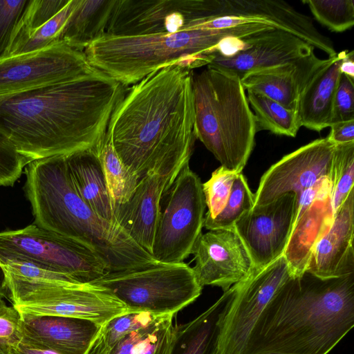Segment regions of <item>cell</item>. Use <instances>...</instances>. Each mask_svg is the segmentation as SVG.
I'll list each match as a JSON object with an SVG mask.
<instances>
[{"label": "cell", "instance_id": "7c38bea8", "mask_svg": "<svg viewBox=\"0 0 354 354\" xmlns=\"http://www.w3.org/2000/svg\"><path fill=\"white\" fill-rule=\"evenodd\" d=\"M292 273L281 256L234 284L231 303L223 317L218 354H242L250 333L277 289Z\"/></svg>", "mask_w": 354, "mask_h": 354}, {"label": "cell", "instance_id": "60d3db41", "mask_svg": "<svg viewBox=\"0 0 354 354\" xmlns=\"http://www.w3.org/2000/svg\"><path fill=\"white\" fill-rule=\"evenodd\" d=\"M354 120V80L340 74L333 104L332 124Z\"/></svg>", "mask_w": 354, "mask_h": 354}, {"label": "cell", "instance_id": "ac0fdd59", "mask_svg": "<svg viewBox=\"0 0 354 354\" xmlns=\"http://www.w3.org/2000/svg\"><path fill=\"white\" fill-rule=\"evenodd\" d=\"M250 46L232 57L216 54L207 66L236 76L240 80L246 74L295 62L314 52L315 48L294 35L271 29L246 37Z\"/></svg>", "mask_w": 354, "mask_h": 354}, {"label": "cell", "instance_id": "5b68a950", "mask_svg": "<svg viewBox=\"0 0 354 354\" xmlns=\"http://www.w3.org/2000/svg\"><path fill=\"white\" fill-rule=\"evenodd\" d=\"M263 30L250 24L225 30L189 29L174 33L138 36L104 35L84 50L95 68L124 86L135 84L153 72L172 64L191 70L207 66L209 50L223 38H246Z\"/></svg>", "mask_w": 354, "mask_h": 354}, {"label": "cell", "instance_id": "8992f818", "mask_svg": "<svg viewBox=\"0 0 354 354\" xmlns=\"http://www.w3.org/2000/svg\"><path fill=\"white\" fill-rule=\"evenodd\" d=\"M196 138L221 163L242 172L255 144L257 131L241 80L207 67L192 75Z\"/></svg>", "mask_w": 354, "mask_h": 354}, {"label": "cell", "instance_id": "f35d334b", "mask_svg": "<svg viewBox=\"0 0 354 354\" xmlns=\"http://www.w3.org/2000/svg\"><path fill=\"white\" fill-rule=\"evenodd\" d=\"M30 0H0V59L8 56L15 29Z\"/></svg>", "mask_w": 354, "mask_h": 354}, {"label": "cell", "instance_id": "2e32d148", "mask_svg": "<svg viewBox=\"0 0 354 354\" xmlns=\"http://www.w3.org/2000/svg\"><path fill=\"white\" fill-rule=\"evenodd\" d=\"M192 268L199 284L223 292L245 279L255 270L251 257L234 227L208 230L196 241Z\"/></svg>", "mask_w": 354, "mask_h": 354}, {"label": "cell", "instance_id": "9a60e30c", "mask_svg": "<svg viewBox=\"0 0 354 354\" xmlns=\"http://www.w3.org/2000/svg\"><path fill=\"white\" fill-rule=\"evenodd\" d=\"M335 145L319 138L284 156L261 178L254 207L293 193L297 200L323 177H328Z\"/></svg>", "mask_w": 354, "mask_h": 354}, {"label": "cell", "instance_id": "30bf717a", "mask_svg": "<svg viewBox=\"0 0 354 354\" xmlns=\"http://www.w3.org/2000/svg\"><path fill=\"white\" fill-rule=\"evenodd\" d=\"M202 183L186 164L165 192L151 255L159 263H183L202 234L206 207Z\"/></svg>", "mask_w": 354, "mask_h": 354}, {"label": "cell", "instance_id": "f546056e", "mask_svg": "<svg viewBox=\"0 0 354 354\" xmlns=\"http://www.w3.org/2000/svg\"><path fill=\"white\" fill-rule=\"evenodd\" d=\"M247 98L254 113L257 131L268 130L277 135L296 136L301 127L296 111L261 94L248 92Z\"/></svg>", "mask_w": 354, "mask_h": 354}, {"label": "cell", "instance_id": "8d00e7d4", "mask_svg": "<svg viewBox=\"0 0 354 354\" xmlns=\"http://www.w3.org/2000/svg\"><path fill=\"white\" fill-rule=\"evenodd\" d=\"M238 174L220 166L212 172L210 178L202 184L205 205L208 209L204 221L214 218L225 207Z\"/></svg>", "mask_w": 354, "mask_h": 354}, {"label": "cell", "instance_id": "7dc6e473", "mask_svg": "<svg viewBox=\"0 0 354 354\" xmlns=\"http://www.w3.org/2000/svg\"><path fill=\"white\" fill-rule=\"evenodd\" d=\"M267 354H277V353H267Z\"/></svg>", "mask_w": 354, "mask_h": 354}, {"label": "cell", "instance_id": "ab89813d", "mask_svg": "<svg viewBox=\"0 0 354 354\" xmlns=\"http://www.w3.org/2000/svg\"><path fill=\"white\" fill-rule=\"evenodd\" d=\"M21 317L13 305L0 301V353L8 354L22 339Z\"/></svg>", "mask_w": 354, "mask_h": 354}, {"label": "cell", "instance_id": "74e56055", "mask_svg": "<svg viewBox=\"0 0 354 354\" xmlns=\"http://www.w3.org/2000/svg\"><path fill=\"white\" fill-rule=\"evenodd\" d=\"M29 161L0 130V186H13Z\"/></svg>", "mask_w": 354, "mask_h": 354}, {"label": "cell", "instance_id": "4dcf8cb0", "mask_svg": "<svg viewBox=\"0 0 354 354\" xmlns=\"http://www.w3.org/2000/svg\"><path fill=\"white\" fill-rule=\"evenodd\" d=\"M166 315L131 311L118 315L102 325L88 354H109L112 348L124 336L133 330L146 327Z\"/></svg>", "mask_w": 354, "mask_h": 354}, {"label": "cell", "instance_id": "6da1fadb", "mask_svg": "<svg viewBox=\"0 0 354 354\" xmlns=\"http://www.w3.org/2000/svg\"><path fill=\"white\" fill-rule=\"evenodd\" d=\"M124 86L98 71L0 99V130L29 162L95 149Z\"/></svg>", "mask_w": 354, "mask_h": 354}, {"label": "cell", "instance_id": "44dd1931", "mask_svg": "<svg viewBox=\"0 0 354 354\" xmlns=\"http://www.w3.org/2000/svg\"><path fill=\"white\" fill-rule=\"evenodd\" d=\"M353 232L354 188L335 212L332 223L317 243L306 271L323 279L354 272Z\"/></svg>", "mask_w": 354, "mask_h": 354}, {"label": "cell", "instance_id": "277c9868", "mask_svg": "<svg viewBox=\"0 0 354 354\" xmlns=\"http://www.w3.org/2000/svg\"><path fill=\"white\" fill-rule=\"evenodd\" d=\"M24 190L36 225L94 248L115 272L158 263L119 225L93 210L77 194L65 156L33 160L26 167Z\"/></svg>", "mask_w": 354, "mask_h": 354}, {"label": "cell", "instance_id": "d6a6232c", "mask_svg": "<svg viewBox=\"0 0 354 354\" xmlns=\"http://www.w3.org/2000/svg\"><path fill=\"white\" fill-rule=\"evenodd\" d=\"M77 2V0H69L64 8L51 19L11 48L7 57L36 52L60 42V33Z\"/></svg>", "mask_w": 354, "mask_h": 354}, {"label": "cell", "instance_id": "d6986e66", "mask_svg": "<svg viewBox=\"0 0 354 354\" xmlns=\"http://www.w3.org/2000/svg\"><path fill=\"white\" fill-rule=\"evenodd\" d=\"M21 342L59 354H88L102 325L89 319L55 316H21Z\"/></svg>", "mask_w": 354, "mask_h": 354}, {"label": "cell", "instance_id": "d4e9b609", "mask_svg": "<svg viewBox=\"0 0 354 354\" xmlns=\"http://www.w3.org/2000/svg\"><path fill=\"white\" fill-rule=\"evenodd\" d=\"M234 292V285L197 317L186 324L174 325L169 354H218L223 319Z\"/></svg>", "mask_w": 354, "mask_h": 354}, {"label": "cell", "instance_id": "b9f144b4", "mask_svg": "<svg viewBox=\"0 0 354 354\" xmlns=\"http://www.w3.org/2000/svg\"><path fill=\"white\" fill-rule=\"evenodd\" d=\"M250 46L246 38L235 36H227L223 38L215 46L212 48L209 54H216L224 57H232Z\"/></svg>", "mask_w": 354, "mask_h": 354}, {"label": "cell", "instance_id": "e0dca14e", "mask_svg": "<svg viewBox=\"0 0 354 354\" xmlns=\"http://www.w3.org/2000/svg\"><path fill=\"white\" fill-rule=\"evenodd\" d=\"M235 16L293 34L328 57L337 54L332 41L319 32L312 19L283 1L206 0L207 19Z\"/></svg>", "mask_w": 354, "mask_h": 354}, {"label": "cell", "instance_id": "8fae6325", "mask_svg": "<svg viewBox=\"0 0 354 354\" xmlns=\"http://www.w3.org/2000/svg\"><path fill=\"white\" fill-rule=\"evenodd\" d=\"M84 51L58 42L0 59V99L97 72Z\"/></svg>", "mask_w": 354, "mask_h": 354}, {"label": "cell", "instance_id": "7a4b0ae2", "mask_svg": "<svg viewBox=\"0 0 354 354\" xmlns=\"http://www.w3.org/2000/svg\"><path fill=\"white\" fill-rule=\"evenodd\" d=\"M192 70L172 64L126 91L106 133L126 167L140 179L153 173L178 175L195 141Z\"/></svg>", "mask_w": 354, "mask_h": 354}, {"label": "cell", "instance_id": "9c48e42d", "mask_svg": "<svg viewBox=\"0 0 354 354\" xmlns=\"http://www.w3.org/2000/svg\"><path fill=\"white\" fill-rule=\"evenodd\" d=\"M19 258L80 283H92L110 271L105 259L90 245L31 224L0 232V259Z\"/></svg>", "mask_w": 354, "mask_h": 354}, {"label": "cell", "instance_id": "7bdbcfd3", "mask_svg": "<svg viewBox=\"0 0 354 354\" xmlns=\"http://www.w3.org/2000/svg\"><path fill=\"white\" fill-rule=\"evenodd\" d=\"M327 139L335 145L354 142V120L333 123Z\"/></svg>", "mask_w": 354, "mask_h": 354}, {"label": "cell", "instance_id": "5bb4252c", "mask_svg": "<svg viewBox=\"0 0 354 354\" xmlns=\"http://www.w3.org/2000/svg\"><path fill=\"white\" fill-rule=\"evenodd\" d=\"M293 193L283 195L261 206L253 207L235 223L255 270L261 269L283 255L297 213Z\"/></svg>", "mask_w": 354, "mask_h": 354}, {"label": "cell", "instance_id": "e575fe53", "mask_svg": "<svg viewBox=\"0 0 354 354\" xmlns=\"http://www.w3.org/2000/svg\"><path fill=\"white\" fill-rule=\"evenodd\" d=\"M315 19L335 32L346 31L354 25L353 0H304Z\"/></svg>", "mask_w": 354, "mask_h": 354}, {"label": "cell", "instance_id": "7402d4cb", "mask_svg": "<svg viewBox=\"0 0 354 354\" xmlns=\"http://www.w3.org/2000/svg\"><path fill=\"white\" fill-rule=\"evenodd\" d=\"M326 62L313 52L290 63L248 73L241 82L245 91L266 95L296 111L301 94Z\"/></svg>", "mask_w": 354, "mask_h": 354}, {"label": "cell", "instance_id": "83f0119b", "mask_svg": "<svg viewBox=\"0 0 354 354\" xmlns=\"http://www.w3.org/2000/svg\"><path fill=\"white\" fill-rule=\"evenodd\" d=\"M166 315L120 339L109 354H169L174 335L173 319Z\"/></svg>", "mask_w": 354, "mask_h": 354}, {"label": "cell", "instance_id": "bcb514c9", "mask_svg": "<svg viewBox=\"0 0 354 354\" xmlns=\"http://www.w3.org/2000/svg\"><path fill=\"white\" fill-rule=\"evenodd\" d=\"M4 290L1 286V284L0 283V301L3 300V297H5Z\"/></svg>", "mask_w": 354, "mask_h": 354}, {"label": "cell", "instance_id": "1f68e13d", "mask_svg": "<svg viewBox=\"0 0 354 354\" xmlns=\"http://www.w3.org/2000/svg\"><path fill=\"white\" fill-rule=\"evenodd\" d=\"M328 179L335 212L354 188V142L335 145Z\"/></svg>", "mask_w": 354, "mask_h": 354}, {"label": "cell", "instance_id": "603a6c76", "mask_svg": "<svg viewBox=\"0 0 354 354\" xmlns=\"http://www.w3.org/2000/svg\"><path fill=\"white\" fill-rule=\"evenodd\" d=\"M334 214L330 189L297 213L283 254L292 276H299L306 270L312 252L318 241L330 227Z\"/></svg>", "mask_w": 354, "mask_h": 354}, {"label": "cell", "instance_id": "cb8c5ba5", "mask_svg": "<svg viewBox=\"0 0 354 354\" xmlns=\"http://www.w3.org/2000/svg\"><path fill=\"white\" fill-rule=\"evenodd\" d=\"M346 52L328 57L301 94L296 113L301 127L320 132L332 124L333 99L341 74L339 67Z\"/></svg>", "mask_w": 354, "mask_h": 354}, {"label": "cell", "instance_id": "4fadbf2b", "mask_svg": "<svg viewBox=\"0 0 354 354\" xmlns=\"http://www.w3.org/2000/svg\"><path fill=\"white\" fill-rule=\"evenodd\" d=\"M204 20L203 0H115L105 35L174 33Z\"/></svg>", "mask_w": 354, "mask_h": 354}, {"label": "cell", "instance_id": "52a82bcc", "mask_svg": "<svg viewBox=\"0 0 354 354\" xmlns=\"http://www.w3.org/2000/svg\"><path fill=\"white\" fill-rule=\"evenodd\" d=\"M1 286L21 316H62L103 325L131 312L109 290L91 283L4 274Z\"/></svg>", "mask_w": 354, "mask_h": 354}, {"label": "cell", "instance_id": "484cf974", "mask_svg": "<svg viewBox=\"0 0 354 354\" xmlns=\"http://www.w3.org/2000/svg\"><path fill=\"white\" fill-rule=\"evenodd\" d=\"M66 162L73 185L80 198L100 216L118 224L115 207L110 198L95 149L66 156Z\"/></svg>", "mask_w": 354, "mask_h": 354}, {"label": "cell", "instance_id": "f1b7e54d", "mask_svg": "<svg viewBox=\"0 0 354 354\" xmlns=\"http://www.w3.org/2000/svg\"><path fill=\"white\" fill-rule=\"evenodd\" d=\"M95 151L113 205L115 207L127 203L134 193L140 178L120 159L107 133Z\"/></svg>", "mask_w": 354, "mask_h": 354}, {"label": "cell", "instance_id": "3957f363", "mask_svg": "<svg viewBox=\"0 0 354 354\" xmlns=\"http://www.w3.org/2000/svg\"><path fill=\"white\" fill-rule=\"evenodd\" d=\"M354 326V272L290 276L263 309L242 354H328Z\"/></svg>", "mask_w": 354, "mask_h": 354}, {"label": "cell", "instance_id": "ba28073f", "mask_svg": "<svg viewBox=\"0 0 354 354\" xmlns=\"http://www.w3.org/2000/svg\"><path fill=\"white\" fill-rule=\"evenodd\" d=\"M91 283L109 290L131 311L156 315H176L203 289L192 268L184 262L109 272Z\"/></svg>", "mask_w": 354, "mask_h": 354}, {"label": "cell", "instance_id": "836d02e7", "mask_svg": "<svg viewBox=\"0 0 354 354\" xmlns=\"http://www.w3.org/2000/svg\"><path fill=\"white\" fill-rule=\"evenodd\" d=\"M254 204V194L249 187L242 172L236 176L227 203L213 219L204 221L203 227L208 230L234 227V223Z\"/></svg>", "mask_w": 354, "mask_h": 354}, {"label": "cell", "instance_id": "4316f807", "mask_svg": "<svg viewBox=\"0 0 354 354\" xmlns=\"http://www.w3.org/2000/svg\"><path fill=\"white\" fill-rule=\"evenodd\" d=\"M115 0H77L59 41L81 51L105 35Z\"/></svg>", "mask_w": 354, "mask_h": 354}, {"label": "cell", "instance_id": "ee69618b", "mask_svg": "<svg viewBox=\"0 0 354 354\" xmlns=\"http://www.w3.org/2000/svg\"><path fill=\"white\" fill-rule=\"evenodd\" d=\"M8 354H59L55 351L34 347L23 342L9 350Z\"/></svg>", "mask_w": 354, "mask_h": 354}, {"label": "cell", "instance_id": "f6af8a7d", "mask_svg": "<svg viewBox=\"0 0 354 354\" xmlns=\"http://www.w3.org/2000/svg\"><path fill=\"white\" fill-rule=\"evenodd\" d=\"M340 73L354 80V52L347 51L343 58L340 67Z\"/></svg>", "mask_w": 354, "mask_h": 354}, {"label": "cell", "instance_id": "ffe728a7", "mask_svg": "<svg viewBox=\"0 0 354 354\" xmlns=\"http://www.w3.org/2000/svg\"><path fill=\"white\" fill-rule=\"evenodd\" d=\"M176 176L148 174L140 179L129 200L115 207L117 223L151 255L160 215V202L165 192Z\"/></svg>", "mask_w": 354, "mask_h": 354}, {"label": "cell", "instance_id": "d590c367", "mask_svg": "<svg viewBox=\"0 0 354 354\" xmlns=\"http://www.w3.org/2000/svg\"><path fill=\"white\" fill-rule=\"evenodd\" d=\"M68 1L69 0H30L15 29L10 49L51 19Z\"/></svg>", "mask_w": 354, "mask_h": 354}]
</instances>
